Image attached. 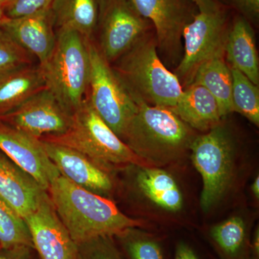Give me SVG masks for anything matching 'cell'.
<instances>
[{
    "mask_svg": "<svg viewBox=\"0 0 259 259\" xmlns=\"http://www.w3.org/2000/svg\"><path fill=\"white\" fill-rule=\"evenodd\" d=\"M56 214L76 244L100 236H115L141 223L121 212L110 198L78 187L64 177L48 190Z\"/></svg>",
    "mask_w": 259,
    "mask_h": 259,
    "instance_id": "1",
    "label": "cell"
},
{
    "mask_svg": "<svg viewBox=\"0 0 259 259\" xmlns=\"http://www.w3.org/2000/svg\"><path fill=\"white\" fill-rule=\"evenodd\" d=\"M133 97L138 111L122 141L136 154L156 166L175 161L190 149L194 139L191 127L175 112Z\"/></svg>",
    "mask_w": 259,
    "mask_h": 259,
    "instance_id": "2",
    "label": "cell"
},
{
    "mask_svg": "<svg viewBox=\"0 0 259 259\" xmlns=\"http://www.w3.org/2000/svg\"><path fill=\"white\" fill-rule=\"evenodd\" d=\"M40 141L76 150L109 171L129 166H155L136 154L100 118L87 99L74 112L66 133Z\"/></svg>",
    "mask_w": 259,
    "mask_h": 259,
    "instance_id": "3",
    "label": "cell"
},
{
    "mask_svg": "<svg viewBox=\"0 0 259 259\" xmlns=\"http://www.w3.org/2000/svg\"><path fill=\"white\" fill-rule=\"evenodd\" d=\"M117 60L113 69L131 95L153 106L175 108L183 90L160 59L156 41L145 35Z\"/></svg>",
    "mask_w": 259,
    "mask_h": 259,
    "instance_id": "4",
    "label": "cell"
},
{
    "mask_svg": "<svg viewBox=\"0 0 259 259\" xmlns=\"http://www.w3.org/2000/svg\"><path fill=\"white\" fill-rule=\"evenodd\" d=\"M55 47L41 68L47 89L74 113L88 94L90 59L87 38L79 32L56 30Z\"/></svg>",
    "mask_w": 259,
    "mask_h": 259,
    "instance_id": "5",
    "label": "cell"
},
{
    "mask_svg": "<svg viewBox=\"0 0 259 259\" xmlns=\"http://www.w3.org/2000/svg\"><path fill=\"white\" fill-rule=\"evenodd\" d=\"M90 76L86 99L95 112L122 140L138 104L93 39H87Z\"/></svg>",
    "mask_w": 259,
    "mask_h": 259,
    "instance_id": "6",
    "label": "cell"
},
{
    "mask_svg": "<svg viewBox=\"0 0 259 259\" xmlns=\"http://www.w3.org/2000/svg\"><path fill=\"white\" fill-rule=\"evenodd\" d=\"M190 149L192 163L203 181L201 207L208 211L221 199L231 183L233 163L231 138L228 131L219 125L194 138Z\"/></svg>",
    "mask_w": 259,
    "mask_h": 259,
    "instance_id": "7",
    "label": "cell"
},
{
    "mask_svg": "<svg viewBox=\"0 0 259 259\" xmlns=\"http://www.w3.org/2000/svg\"><path fill=\"white\" fill-rule=\"evenodd\" d=\"M228 29L223 10L210 13L199 12L186 25L183 54L175 74L187 86L192 83L197 69L206 61L225 54Z\"/></svg>",
    "mask_w": 259,
    "mask_h": 259,
    "instance_id": "8",
    "label": "cell"
},
{
    "mask_svg": "<svg viewBox=\"0 0 259 259\" xmlns=\"http://www.w3.org/2000/svg\"><path fill=\"white\" fill-rule=\"evenodd\" d=\"M73 115L47 88L0 120L40 140L66 133Z\"/></svg>",
    "mask_w": 259,
    "mask_h": 259,
    "instance_id": "9",
    "label": "cell"
},
{
    "mask_svg": "<svg viewBox=\"0 0 259 259\" xmlns=\"http://www.w3.org/2000/svg\"><path fill=\"white\" fill-rule=\"evenodd\" d=\"M134 10L156 29L157 46L172 63L181 60L186 25L193 20L187 0H127ZM180 63V62H179Z\"/></svg>",
    "mask_w": 259,
    "mask_h": 259,
    "instance_id": "10",
    "label": "cell"
},
{
    "mask_svg": "<svg viewBox=\"0 0 259 259\" xmlns=\"http://www.w3.org/2000/svg\"><path fill=\"white\" fill-rule=\"evenodd\" d=\"M148 28V20L141 17L127 0H106L99 49L111 64L144 37Z\"/></svg>",
    "mask_w": 259,
    "mask_h": 259,
    "instance_id": "11",
    "label": "cell"
},
{
    "mask_svg": "<svg viewBox=\"0 0 259 259\" xmlns=\"http://www.w3.org/2000/svg\"><path fill=\"white\" fill-rule=\"evenodd\" d=\"M0 151L30 175L48 192L60 176L40 140L0 120Z\"/></svg>",
    "mask_w": 259,
    "mask_h": 259,
    "instance_id": "12",
    "label": "cell"
},
{
    "mask_svg": "<svg viewBox=\"0 0 259 259\" xmlns=\"http://www.w3.org/2000/svg\"><path fill=\"white\" fill-rule=\"evenodd\" d=\"M25 220L40 259H78L77 244L58 217L49 194Z\"/></svg>",
    "mask_w": 259,
    "mask_h": 259,
    "instance_id": "13",
    "label": "cell"
},
{
    "mask_svg": "<svg viewBox=\"0 0 259 259\" xmlns=\"http://www.w3.org/2000/svg\"><path fill=\"white\" fill-rule=\"evenodd\" d=\"M42 144L61 176L81 188L109 198L114 187L110 171L76 150L47 141Z\"/></svg>",
    "mask_w": 259,
    "mask_h": 259,
    "instance_id": "14",
    "label": "cell"
},
{
    "mask_svg": "<svg viewBox=\"0 0 259 259\" xmlns=\"http://www.w3.org/2000/svg\"><path fill=\"white\" fill-rule=\"evenodd\" d=\"M54 27L50 8L23 18H5L0 25L20 47L36 57L39 64L49 59L55 47Z\"/></svg>",
    "mask_w": 259,
    "mask_h": 259,
    "instance_id": "15",
    "label": "cell"
},
{
    "mask_svg": "<svg viewBox=\"0 0 259 259\" xmlns=\"http://www.w3.org/2000/svg\"><path fill=\"white\" fill-rule=\"evenodd\" d=\"M48 192L0 151V197L25 218L35 212Z\"/></svg>",
    "mask_w": 259,
    "mask_h": 259,
    "instance_id": "16",
    "label": "cell"
},
{
    "mask_svg": "<svg viewBox=\"0 0 259 259\" xmlns=\"http://www.w3.org/2000/svg\"><path fill=\"white\" fill-rule=\"evenodd\" d=\"M189 127L206 131L219 125L222 120L217 100L200 84L192 83L183 90L171 110Z\"/></svg>",
    "mask_w": 259,
    "mask_h": 259,
    "instance_id": "17",
    "label": "cell"
},
{
    "mask_svg": "<svg viewBox=\"0 0 259 259\" xmlns=\"http://www.w3.org/2000/svg\"><path fill=\"white\" fill-rule=\"evenodd\" d=\"M225 53L231 68L258 86L259 61L254 32L245 18H237L228 31Z\"/></svg>",
    "mask_w": 259,
    "mask_h": 259,
    "instance_id": "18",
    "label": "cell"
},
{
    "mask_svg": "<svg viewBox=\"0 0 259 259\" xmlns=\"http://www.w3.org/2000/svg\"><path fill=\"white\" fill-rule=\"evenodd\" d=\"M47 88L40 65H30L0 77V117Z\"/></svg>",
    "mask_w": 259,
    "mask_h": 259,
    "instance_id": "19",
    "label": "cell"
},
{
    "mask_svg": "<svg viewBox=\"0 0 259 259\" xmlns=\"http://www.w3.org/2000/svg\"><path fill=\"white\" fill-rule=\"evenodd\" d=\"M50 8L56 30H73L93 39L98 23L97 0H53Z\"/></svg>",
    "mask_w": 259,
    "mask_h": 259,
    "instance_id": "20",
    "label": "cell"
},
{
    "mask_svg": "<svg viewBox=\"0 0 259 259\" xmlns=\"http://www.w3.org/2000/svg\"><path fill=\"white\" fill-rule=\"evenodd\" d=\"M139 168L135 184L147 198L166 210L177 212L182 208L183 196L168 172L155 166Z\"/></svg>",
    "mask_w": 259,
    "mask_h": 259,
    "instance_id": "21",
    "label": "cell"
},
{
    "mask_svg": "<svg viewBox=\"0 0 259 259\" xmlns=\"http://www.w3.org/2000/svg\"><path fill=\"white\" fill-rule=\"evenodd\" d=\"M224 55L219 54L204 63L190 83L202 85L214 97L222 118L233 112L231 68L226 64Z\"/></svg>",
    "mask_w": 259,
    "mask_h": 259,
    "instance_id": "22",
    "label": "cell"
},
{
    "mask_svg": "<svg viewBox=\"0 0 259 259\" xmlns=\"http://www.w3.org/2000/svg\"><path fill=\"white\" fill-rule=\"evenodd\" d=\"M231 71L233 112H238L250 122L258 126V86L250 81L238 70L231 68Z\"/></svg>",
    "mask_w": 259,
    "mask_h": 259,
    "instance_id": "23",
    "label": "cell"
},
{
    "mask_svg": "<svg viewBox=\"0 0 259 259\" xmlns=\"http://www.w3.org/2000/svg\"><path fill=\"white\" fill-rule=\"evenodd\" d=\"M0 244L2 248L20 245L32 247L31 236L25 218L0 197Z\"/></svg>",
    "mask_w": 259,
    "mask_h": 259,
    "instance_id": "24",
    "label": "cell"
},
{
    "mask_svg": "<svg viewBox=\"0 0 259 259\" xmlns=\"http://www.w3.org/2000/svg\"><path fill=\"white\" fill-rule=\"evenodd\" d=\"M115 236L130 259H163L159 243L137 228H127Z\"/></svg>",
    "mask_w": 259,
    "mask_h": 259,
    "instance_id": "25",
    "label": "cell"
},
{
    "mask_svg": "<svg viewBox=\"0 0 259 259\" xmlns=\"http://www.w3.org/2000/svg\"><path fill=\"white\" fill-rule=\"evenodd\" d=\"M211 236L227 254L234 256L244 244L245 224L241 218L233 217L214 226Z\"/></svg>",
    "mask_w": 259,
    "mask_h": 259,
    "instance_id": "26",
    "label": "cell"
},
{
    "mask_svg": "<svg viewBox=\"0 0 259 259\" xmlns=\"http://www.w3.org/2000/svg\"><path fill=\"white\" fill-rule=\"evenodd\" d=\"M32 56L0 28V77L32 65Z\"/></svg>",
    "mask_w": 259,
    "mask_h": 259,
    "instance_id": "27",
    "label": "cell"
},
{
    "mask_svg": "<svg viewBox=\"0 0 259 259\" xmlns=\"http://www.w3.org/2000/svg\"><path fill=\"white\" fill-rule=\"evenodd\" d=\"M113 237L100 236L78 243V259H123Z\"/></svg>",
    "mask_w": 259,
    "mask_h": 259,
    "instance_id": "28",
    "label": "cell"
},
{
    "mask_svg": "<svg viewBox=\"0 0 259 259\" xmlns=\"http://www.w3.org/2000/svg\"><path fill=\"white\" fill-rule=\"evenodd\" d=\"M53 0H12L4 8L7 18H23L51 8Z\"/></svg>",
    "mask_w": 259,
    "mask_h": 259,
    "instance_id": "29",
    "label": "cell"
},
{
    "mask_svg": "<svg viewBox=\"0 0 259 259\" xmlns=\"http://www.w3.org/2000/svg\"><path fill=\"white\" fill-rule=\"evenodd\" d=\"M0 259H35V250L28 245L1 248Z\"/></svg>",
    "mask_w": 259,
    "mask_h": 259,
    "instance_id": "30",
    "label": "cell"
},
{
    "mask_svg": "<svg viewBox=\"0 0 259 259\" xmlns=\"http://www.w3.org/2000/svg\"><path fill=\"white\" fill-rule=\"evenodd\" d=\"M236 8L250 20H258L259 15V0H231Z\"/></svg>",
    "mask_w": 259,
    "mask_h": 259,
    "instance_id": "31",
    "label": "cell"
},
{
    "mask_svg": "<svg viewBox=\"0 0 259 259\" xmlns=\"http://www.w3.org/2000/svg\"><path fill=\"white\" fill-rule=\"evenodd\" d=\"M190 1L197 7L199 12L210 13V12L222 10V6L218 0H190Z\"/></svg>",
    "mask_w": 259,
    "mask_h": 259,
    "instance_id": "32",
    "label": "cell"
},
{
    "mask_svg": "<svg viewBox=\"0 0 259 259\" xmlns=\"http://www.w3.org/2000/svg\"><path fill=\"white\" fill-rule=\"evenodd\" d=\"M175 259H198L194 250L186 243L177 245Z\"/></svg>",
    "mask_w": 259,
    "mask_h": 259,
    "instance_id": "33",
    "label": "cell"
},
{
    "mask_svg": "<svg viewBox=\"0 0 259 259\" xmlns=\"http://www.w3.org/2000/svg\"><path fill=\"white\" fill-rule=\"evenodd\" d=\"M253 250L255 255L258 256L259 254V232L258 230L255 231L254 238L253 241Z\"/></svg>",
    "mask_w": 259,
    "mask_h": 259,
    "instance_id": "34",
    "label": "cell"
},
{
    "mask_svg": "<svg viewBox=\"0 0 259 259\" xmlns=\"http://www.w3.org/2000/svg\"><path fill=\"white\" fill-rule=\"evenodd\" d=\"M252 192L256 198L259 197V177H257L255 179L254 182H253V185L251 187Z\"/></svg>",
    "mask_w": 259,
    "mask_h": 259,
    "instance_id": "35",
    "label": "cell"
},
{
    "mask_svg": "<svg viewBox=\"0 0 259 259\" xmlns=\"http://www.w3.org/2000/svg\"><path fill=\"white\" fill-rule=\"evenodd\" d=\"M5 18H6V17H5V15L4 8H3V5L0 4V25H1L2 23H3Z\"/></svg>",
    "mask_w": 259,
    "mask_h": 259,
    "instance_id": "36",
    "label": "cell"
},
{
    "mask_svg": "<svg viewBox=\"0 0 259 259\" xmlns=\"http://www.w3.org/2000/svg\"><path fill=\"white\" fill-rule=\"evenodd\" d=\"M11 1L12 0H0V4L3 5V8H5V7L7 5L9 4Z\"/></svg>",
    "mask_w": 259,
    "mask_h": 259,
    "instance_id": "37",
    "label": "cell"
},
{
    "mask_svg": "<svg viewBox=\"0 0 259 259\" xmlns=\"http://www.w3.org/2000/svg\"><path fill=\"white\" fill-rule=\"evenodd\" d=\"M2 248V246H1V244H0V249H1Z\"/></svg>",
    "mask_w": 259,
    "mask_h": 259,
    "instance_id": "38",
    "label": "cell"
}]
</instances>
